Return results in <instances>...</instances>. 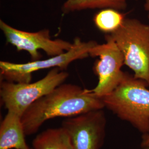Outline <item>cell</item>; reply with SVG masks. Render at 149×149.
Masks as SVG:
<instances>
[{"label":"cell","mask_w":149,"mask_h":149,"mask_svg":"<svg viewBox=\"0 0 149 149\" xmlns=\"http://www.w3.org/2000/svg\"><path fill=\"white\" fill-rule=\"evenodd\" d=\"M104 108L101 98L91 90L63 83L29 107L22 116V122L28 136L36 133L49 119L72 117Z\"/></svg>","instance_id":"1"},{"label":"cell","mask_w":149,"mask_h":149,"mask_svg":"<svg viewBox=\"0 0 149 149\" xmlns=\"http://www.w3.org/2000/svg\"><path fill=\"white\" fill-rule=\"evenodd\" d=\"M149 85L125 72L116 88L102 98L104 107L139 132L149 133Z\"/></svg>","instance_id":"2"},{"label":"cell","mask_w":149,"mask_h":149,"mask_svg":"<svg viewBox=\"0 0 149 149\" xmlns=\"http://www.w3.org/2000/svg\"><path fill=\"white\" fill-rule=\"evenodd\" d=\"M110 34L124 58V65L135 77L149 86V25L136 18H125L121 26Z\"/></svg>","instance_id":"3"},{"label":"cell","mask_w":149,"mask_h":149,"mask_svg":"<svg viewBox=\"0 0 149 149\" xmlns=\"http://www.w3.org/2000/svg\"><path fill=\"white\" fill-rule=\"evenodd\" d=\"M69 75L68 72L55 68L42 79L33 83L1 81V100L7 111L22 117L29 107L63 84Z\"/></svg>","instance_id":"4"},{"label":"cell","mask_w":149,"mask_h":149,"mask_svg":"<svg viewBox=\"0 0 149 149\" xmlns=\"http://www.w3.org/2000/svg\"><path fill=\"white\" fill-rule=\"evenodd\" d=\"M97 43L95 41L83 42L76 38L73 45L68 51L45 60H38L24 64H16L8 61H0L1 81L16 83H29L32 73L40 70L59 68L66 69L70 64L75 60L85 59L89 56L91 49Z\"/></svg>","instance_id":"5"},{"label":"cell","mask_w":149,"mask_h":149,"mask_svg":"<svg viewBox=\"0 0 149 149\" xmlns=\"http://www.w3.org/2000/svg\"><path fill=\"white\" fill-rule=\"evenodd\" d=\"M105 40L106 43H97L89 52V56L99 58L93 67L95 73L98 77V84L91 91L100 98L114 90L125 74L121 69L124 65L122 52L110 34H106Z\"/></svg>","instance_id":"6"},{"label":"cell","mask_w":149,"mask_h":149,"mask_svg":"<svg viewBox=\"0 0 149 149\" xmlns=\"http://www.w3.org/2000/svg\"><path fill=\"white\" fill-rule=\"evenodd\" d=\"M67 118L62 127L69 135L74 149H101L103 145L107 119L103 110Z\"/></svg>","instance_id":"7"},{"label":"cell","mask_w":149,"mask_h":149,"mask_svg":"<svg viewBox=\"0 0 149 149\" xmlns=\"http://www.w3.org/2000/svg\"><path fill=\"white\" fill-rule=\"evenodd\" d=\"M0 29L3 32L6 42L15 47L17 51H26L29 54L33 61L40 60V50H43L48 56H57L68 51L73 45L62 39L53 40L48 29L37 32H28L17 29L0 21Z\"/></svg>","instance_id":"8"},{"label":"cell","mask_w":149,"mask_h":149,"mask_svg":"<svg viewBox=\"0 0 149 149\" xmlns=\"http://www.w3.org/2000/svg\"><path fill=\"white\" fill-rule=\"evenodd\" d=\"M22 117L7 111L0 125V149H24L28 147Z\"/></svg>","instance_id":"9"},{"label":"cell","mask_w":149,"mask_h":149,"mask_svg":"<svg viewBox=\"0 0 149 149\" xmlns=\"http://www.w3.org/2000/svg\"><path fill=\"white\" fill-rule=\"evenodd\" d=\"M33 149H74L69 135L61 127L48 129L33 140Z\"/></svg>","instance_id":"10"},{"label":"cell","mask_w":149,"mask_h":149,"mask_svg":"<svg viewBox=\"0 0 149 149\" xmlns=\"http://www.w3.org/2000/svg\"><path fill=\"white\" fill-rule=\"evenodd\" d=\"M128 0H66L62 9L64 13H70L88 9L113 8L125 10Z\"/></svg>","instance_id":"11"},{"label":"cell","mask_w":149,"mask_h":149,"mask_svg":"<svg viewBox=\"0 0 149 149\" xmlns=\"http://www.w3.org/2000/svg\"><path fill=\"white\" fill-rule=\"evenodd\" d=\"M125 18L124 14L113 8H105L96 13L93 22L101 32L111 34L121 26Z\"/></svg>","instance_id":"12"},{"label":"cell","mask_w":149,"mask_h":149,"mask_svg":"<svg viewBox=\"0 0 149 149\" xmlns=\"http://www.w3.org/2000/svg\"><path fill=\"white\" fill-rule=\"evenodd\" d=\"M141 147L143 149H149V133L142 134Z\"/></svg>","instance_id":"13"},{"label":"cell","mask_w":149,"mask_h":149,"mask_svg":"<svg viewBox=\"0 0 149 149\" xmlns=\"http://www.w3.org/2000/svg\"><path fill=\"white\" fill-rule=\"evenodd\" d=\"M144 7L145 10L148 13V16L149 18V0H145Z\"/></svg>","instance_id":"14"},{"label":"cell","mask_w":149,"mask_h":149,"mask_svg":"<svg viewBox=\"0 0 149 149\" xmlns=\"http://www.w3.org/2000/svg\"><path fill=\"white\" fill-rule=\"evenodd\" d=\"M31 149V148H29V146H28V148H26V149Z\"/></svg>","instance_id":"15"},{"label":"cell","mask_w":149,"mask_h":149,"mask_svg":"<svg viewBox=\"0 0 149 149\" xmlns=\"http://www.w3.org/2000/svg\"></svg>","instance_id":"16"}]
</instances>
